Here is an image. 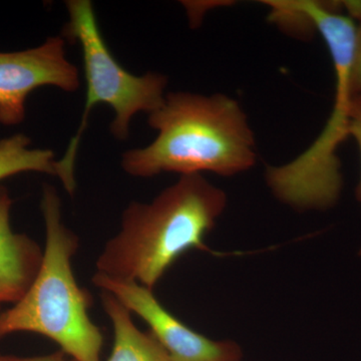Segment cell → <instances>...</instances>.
<instances>
[{
  "instance_id": "obj_1",
  "label": "cell",
  "mask_w": 361,
  "mask_h": 361,
  "mask_svg": "<svg viewBox=\"0 0 361 361\" xmlns=\"http://www.w3.org/2000/svg\"><path fill=\"white\" fill-rule=\"evenodd\" d=\"M148 123L156 139L123 154L121 165L133 177L203 172L228 177L255 165V137L248 116L236 99L224 94L169 92Z\"/></svg>"
},
{
  "instance_id": "obj_2",
  "label": "cell",
  "mask_w": 361,
  "mask_h": 361,
  "mask_svg": "<svg viewBox=\"0 0 361 361\" xmlns=\"http://www.w3.org/2000/svg\"><path fill=\"white\" fill-rule=\"evenodd\" d=\"M227 206V195L202 174L180 176L149 203L133 202L121 230L97 258V274L154 290L169 268L204 239Z\"/></svg>"
},
{
  "instance_id": "obj_3",
  "label": "cell",
  "mask_w": 361,
  "mask_h": 361,
  "mask_svg": "<svg viewBox=\"0 0 361 361\" xmlns=\"http://www.w3.org/2000/svg\"><path fill=\"white\" fill-rule=\"evenodd\" d=\"M45 247L39 274L25 297L0 311V339L32 332L47 337L75 361H101L104 336L90 320L92 297L77 283L71 259L78 237L63 222L61 202L54 186L42 187Z\"/></svg>"
},
{
  "instance_id": "obj_4",
  "label": "cell",
  "mask_w": 361,
  "mask_h": 361,
  "mask_svg": "<svg viewBox=\"0 0 361 361\" xmlns=\"http://www.w3.org/2000/svg\"><path fill=\"white\" fill-rule=\"evenodd\" d=\"M68 21L63 30L65 39L78 42L82 49L87 94L84 111L75 135L63 158L56 161V176L71 196L75 194V160L82 135L89 125L90 111L99 104L115 111L111 133L118 141L130 135V121L137 113H153L163 104L168 78L158 73L135 75L114 58L104 42L94 6L90 0H68Z\"/></svg>"
},
{
  "instance_id": "obj_5",
  "label": "cell",
  "mask_w": 361,
  "mask_h": 361,
  "mask_svg": "<svg viewBox=\"0 0 361 361\" xmlns=\"http://www.w3.org/2000/svg\"><path fill=\"white\" fill-rule=\"evenodd\" d=\"M353 96L336 87L334 109L312 145L289 163L268 166L266 180L280 201L296 210H326L336 205L342 190L339 146L348 137Z\"/></svg>"
},
{
  "instance_id": "obj_6",
  "label": "cell",
  "mask_w": 361,
  "mask_h": 361,
  "mask_svg": "<svg viewBox=\"0 0 361 361\" xmlns=\"http://www.w3.org/2000/svg\"><path fill=\"white\" fill-rule=\"evenodd\" d=\"M80 85L77 66L66 58L63 35L25 51H0V123L20 125L25 118L26 99L39 87L75 92Z\"/></svg>"
},
{
  "instance_id": "obj_7",
  "label": "cell",
  "mask_w": 361,
  "mask_h": 361,
  "mask_svg": "<svg viewBox=\"0 0 361 361\" xmlns=\"http://www.w3.org/2000/svg\"><path fill=\"white\" fill-rule=\"evenodd\" d=\"M92 282L110 292L149 326L173 361H241L242 350L233 341H215L194 331L178 319L156 298L153 290L135 282L114 280L96 274Z\"/></svg>"
},
{
  "instance_id": "obj_8",
  "label": "cell",
  "mask_w": 361,
  "mask_h": 361,
  "mask_svg": "<svg viewBox=\"0 0 361 361\" xmlns=\"http://www.w3.org/2000/svg\"><path fill=\"white\" fill-rule=\"evenodd\" d=\"M13 199L6 187L0 185V306L16 304L39 274L44 251L27 235L11 228Z\"/></svg>"
},
{
  "instance_id": "obj_9",
  "label": "cell",
  "mask_w": 361,
  "mask_h": 361,
  "mask_svg": "<svg viewBox=\"0 0 361 361\" xmlns=\"http://www.w3.org/2000/svg\"><path fill=\"white\" fill-rule=\"evenodd\" d=\"M101 299L115 334L108 361H173L151 332H142L135 326L132 312L116 297L102 291Z\"/></svg>"
},
{
  "instance_id": "obj_10",
  "label": "cell",
  "mask_w": 361,
  "mask_h": 361,
  "mask_svg": "<svg viewBox=\"0 0 361 361\" xmlns=\"http://www.w3.org/2000/svg\"><path fill=\"white\" fill-rule=\"evenodd\" d=\"M32 140L16 134L0 140V180L23 173L56 176V159L49 149L30 148Z\"/></svg>"
},
{
  "instance_id": "obj_11",
  "label": "cell",
  "mask_w": 361,
  "mask_h": 361,
  "mask_svg": "<svg viewBox=\"0 0 361 361\" xmlns=\"http://www.w3.org/2000/svg\"><path fill=\"white\" fill-rule=\"evenodd\" d=\"M351 90L353 97L361 92V25L356 30L355 59L351 73Z\"/></svg>"
},
{
  "instance_id": "obj_12",
  "label": "cell",
  "mask_w": 361,
  "mask_h": 361,
  "mask_svg": "<svg viewBox=\"0 0 361 361\" xmlns=\"http://www.w3.org/2000/svg\"><path fill=\"white\" fill-rule=\"evenodd\" d=\"M348 135L353 137L356 144H357L361 159V114L353 110H351L350 121H349ZM356 197L361 203V175L360 184H358L357 189H356ZM360 254L361 255V250Z\"/></svg>"
},
{
  "instance_id": "obj_13",
  "label": "cell",
  "mask_w": 361,
  "mask_h": 361,
  "mask_svg": "<svg viewBox=\"0 0 361 361\" xmlns=\"http://www.w3.org/2000/svg\"><path fill=\"white\" fill-rule=\"evenodd\" d=\"M14 361H75L73 360H68L66 355L63 351L51 353L49 355L33 356V357H18L16 356Z\"/></svg>"
},
{
  "instance_id": "obj_14",
  "label": "cell",
  "mask_w": 361,
  "mask_h": 361,
  "mask_svg": "<svg viewBox=\"0 0 361 361\" xmlns=\"http://www.w3.org/2000/svg\"><path fill=\"white\" fill-rule=\"evenodd\" d=\"M341 6L345 9L348 18L351 20H360L361 21V0H346L342 1Z\"/></svg>"
},
{
  "instance_id": "obj_15",
  "label": "cell",
  "mask_w": 361,
  "mask_h": 361,
  "mask_svg": "<svg viewBox=\"0 0 361 361\" xmlns=\"http://www.w3.org/2000/svg\"><path fill=\"white\" fill-rule=\"evenodd\" d=\"M351 110L361 114V92L353 97Z\"/></svg>"
},
{
  "instance_id": "obj_16",
  "label": "cell",
  "mask_w": 361,
  "mask_h": 361,
  "mask_svg": "<svg viewBox=\"0 0 361 361\" xmlns=\"http://www.w3.org/2000/svg\"><path fill=\"white\" fill-rule=\"evenodd\" d=\"M16 356L13 355H4L0 353V361H14Z\"/></svg>"
}]
</instances>
